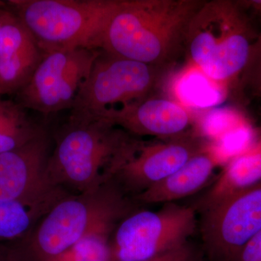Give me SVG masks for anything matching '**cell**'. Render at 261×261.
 I'll list each match as a JSON object with an SVG mask.
<instances>
[{
  "label": "cell",
  "mask_w": 261,
  "mask_h": 261,
  "mask_svg": "<svg viewBox=\"0 0 261 261\" xmlns=\"http://www.w3.org/2000/svg\"><path fill=\"white\" fill-rule=\"evenodd\" d=\"M200 0H120L102 37L101 50L165 68L184 49Z\"/></svg>",
  "instance_id": "1"
},
{
  "label": "cell",
  "mask_w": 261,
  "mask_h": 261,
  "mask_svg": "<svg viewBox=\"0 0 261 261\" xmlns=\"http://www.w3.org/2000/svg\"><path fill=\"white\" fill-rule=\"evenodd\" d=\"M53 139L47 174L70 194L95 190L112 181L138 140L100 118L68 119Z\"/></svg>",
  "instance_id": "2"
},
{
  "label": "cell",
  "mask_w": 261,
  "mask_h": 261,
  "mask_svg": "<svg viewBox=\"0 0 261 261\" xmlns=\"http://www.w3.org/2000/svg\"><path fill=\"white\" fill-rule=\"evenodd\" d=\"M257 32L238 1H204L187 29V63L230 88L243 75Z\"/></svg>",
  "instance_id": "3"
},
{
  "label": "cell",
  "mask_w": 261,
  "mask_h": 261,
  "mask_svg": "<svg viewBox=\"0 0 261 261\" xmlns=\"http://www.w3.org/2000/svg\"><path fill=\"white\" fill-rule=\"evenodd\" d=\"M126 195L112 180L95 190L66 196L20 242L38 260H53L89 233L118 225L132 214Z\"/></svg>",
  "instance_id": "4"
},
{
  "label": "cell",
  "mask_w": 261,
  "mask_h": 261,
  "mask_svg": "<svg viewBox=\"0 0 261 261\" xmlns=\"http://www.w3.org/2000/svg\"><path fill=\"white\" fill-rule=\"evenodd\" d=\"M120 0H10L5 6L46 54L100 49L103 32ZM101 50V49H100Z\"/></svg>",
  "instance_id": "5"
},
{
  "label": "cell",
  "mask_w": 261,
  "mask_h": 261,
  "mask_svg": "<svg viewBox=\"0 0 261 261\" xmlns=\"http://www.w3.org/2000/svg\"><path fill=\"white\" fill-rule=\"evenodd\" d=\"M164 69L101 50L81 85L68 119H92L106 110L152 95Z\"/></svg>",
  "instance_id": "6"
},
{
  "label": "cell",
  "mask_w": 261,
  "mask_h": 261,
  "mask_svg": "<svg viewBox=\"0 0 261 261\" xmlns=\"http://www.w3.org/2000/svg\"><path fill=\"white\" fill-rule=\"evenodd\" d=\"M197 226L193 207L168 203L120 221L111 240L113 261H145L188 243Z\"/></svg>",
  "instance_id": "7"
},
{
  "label": "cell",
  "mask_w": 261,
  "mask_h": 261,
  "mask_svg": "<svg viewBox=\"0 0 261 261\" xmlns=\"http://www.w3.org/2000/svg\"><path fill=\"white\" fill-rule=\"evenodd\" d=\"M100 51L80 48L46 54L15 101L44 116L71 109Z\"/></svg>",
  "instance_id": "8"
},
{
  "label": "cell",
  "mask_w": 261,
  "mask_h": 261,
  "mask_svg": "<svg viewBox=\"0 0 261 261\" xmlns=\"http://www.w3.org/2000/svg\"><path fill=\"white\" fill-rule=\"evenodd\" d=\"M200 230L210 261H235L261 231V182L205 205Z\"/></svg>",
  "instance_id": "9"
},
{
  "label": "cell",
  "mask_w": 261,
  "mask_h": 261,
  "mask_svg": "<svg viewBox=\"0 0 261 261\" xmlns=\"http://www.w3.org/2000/svg\"><path fill=\"white\" fill-rule=\"evenodd\" d=\"M53 145L47 129L25 145L0 154V202H20L48 213L71 195L48 176Z\"/></svg>",
  "instance_id": "10"
},
{
  "label": "cell",
  "mask_w": 261,
  "mask_h": 261,
  "mask_svg": "<svg viewBox=\"0 0 261 261\" xmlns=\"http://www.w3.org/2000/svg\"><path fill=\"white\" fill-rule=\"evenodd\" d=\"M207 142L196 132L154 142L138 140L113 180L135 197L176 172Z\"/></svg>",
  "instance_id": "11"
},
{
  "label": "cell",
  "mask_w": 261,
  "mask_h": 261,
  "mask_svg": "<svg viewBox=\"0 0 261 261\" xmlns=\"http://www.w3.org/2000/svg\"><path fill=\"white\" fill-rule=\"evenodd\" d=\"M100 118L135 137L171 138L188 132L195 121L192 111L171 97L152 94L120 107L110 108L92 119Z\"/></svg>",
  "instance_id": "12"
},
{
  "label": "cell",
  "mask_w": 261,
  "mask_h": 261,
  "mask_svg": "<svg viewBox=\"0 0 261 261\" xmlns=\"http://www.w3.org/2000/svg\"><path fill=\"white\" fill-rule=\"evenodd\" d=\"M0 97L16 94L32 79L45 53L24 24L0 5Z\"/></svg>",
  "instance_id": "13"
},
{
  "label": "cell",
  "mask_w": 261,
  "mask_h": 261,
  "mask_svg": "<svg viewBox=\"0 0 261 261\" xmlns=\"http://www.w3.org/2000/svg\"><path fill=\"white\" fill-rule=\"evenodd\" d=\"M228 161L222 149L208 141L176 172L136 195L134 200L142 204L173 203L200 190L215 170Z\"/></svg>",
  "instance_id": "14"
},
{
  "label": "cell",
  "mask_w": 261,
  "mask_h": 261,
  "mask_svg": "<svg viewBox=\"0 0 261 261\" xmlns=\"http://www.w3.org/2000/svg\"><path fill=\"white\" fill-rule=\"evenodd\" d=\"M202 113L196 120V132L219 146L228 159V141L243 152L257 137L250 120L238 108L219 106Z\"/></svg>",
  "instance_id": "15"
},
{
  "label": "cell",
  "mask_w": 261,
  "mask_h": 261,
  "mask_svg": "<svg viewBox=\"0 0 261 261\" xmlns=\"http://www.w3.org/2000/svg\"><path fill=\"white\" fill-rule=\"evenodd\" d=\"M169 92L176 102L202 112L219 107L227 97L229 87L211 80L197 67L186 63L170 81Z\"/></svg>",
  "instance_id": "16"
},
{
  "label": "cell",
  "mask_w": 261,
  "mask_h": 261,
  "mask_svg": "<svg viewBox=\"0 0 261 261\" xmlns=\"http://www.w3.org/2000/svg\"><path fill=\"white\" fill-rule=\"evenodd\" d=\"M261 182V135L247 148L225 164L207 194L205 205Z\"/></svg>",
  "instance_id": "17"
},
{
  "label": "cell",
  "mask_w": 261,
  "mask_h": 261,
  "mask_svg": "<svg viewBox=\"0 0 261 261\" xmlns=\"http://www.w3.org/2000/svg\"><path fill=\"white\" fill-rule=\"evenodd\" d=\"M46 130L18 102L0 97V154L25 145Z\"/></svg>",
  "instance_id": "18"
},
{
  "label": "cell",
  "mask_w": 261,
  "mask_h": 261,
  "mask_svg": "<svg viewBox=\"0 0 261 261\" xmlns=\"http://www.w3.org/2000/svg\"><path fill=\"white\" fill-rule=\"evenodd\" d=\"M47 214L20 202H0V243L27 238Z\"/></svg>",
  "instance_id": "19"
},
{
  "label": "cell",
  "mask_w": 261,
  "mask_h": 261,
  "mask_svg": "<svg viewBox=\"0 0 261 261\" xmlns=\"http://www.w3.org/2000/svg\"><path fill=\"white\" fill-rule=\"evenodd\" d=\"M116 226H106L89 233L50 261H113L111 240Z\"/></svg>",
  "instance_id": "20"
},
{
  "label": "cell",
  "mask_w": 261,
  "mask_h": 261,
  "mask_svg": "<svg viewBox=\"0 0 261 261\" xmlns=\"http://www.w3.org/2000/svg\"><path fill=\"white\" fill-rule=\"evenodd\" d=\"M243 84L252 90L261 84V27L252 44L246 68L241 77Z\"/></svg>",
  "instance_id": "21"
},
{
  "label": "cell",
  "mask_w": 261,
  "mask_h": 261,
  "mask_svg": "<svg viewBox=\"0 0 261 261\" xmlns=\"http://www.w3.org/2000/svg\"><path fill=\"white\" fill-rule=\"evenodd\" d=\"M0 261H39L20 241L0 243Z\"/></svg>",
  "instance_id": "22"
},
{
  "label": "cell",
  "mask_w": 261,
  "mask_h": 261,
  "mask_svg": "<svg viewBox=\"0 0 261 261\" xmlns=\"http://www.w3.org/2000/svg\"><path fill=\"white\" fill-rule=\"evenodd\" d=\"M145 261H200V257L188 243Z\"/></svg>",
  "instance_id": "23"
},
{
  "label": "cell",
  "mask_w": 261,
  "mask_h": 261,
  "mask_svg": "<svg viewBox=\"0 0 261 261\" xmlns=\"http://www.w3.org/2000/svg\"><path fill=\"white\" fill-rule=\"evenodd\" d=\"M235 261H261V231L247 242Z\"/></svg>",
  "instance_id": "24"
},
{
  "label": "cell",
  "mask_w": 261,
  "mask_h": 261,
  "mask_svg": "<svg viewBox=\"0 0 261 261\" xmlns=\"http://www.w3.org/2000/svg\"><path fill=\"white\" fill-rule=\"evenodd\" d=\"M238 3L247 13L251 12L252 14L258 15L261 18V0H243Z\"/></svg>",
  "instance_id": "25"
},
{
  "label": "cell",
  "mask_w": 261,
  "mask_h": 261,
  "mask_svg": "<svg viewBox=\"0 0 261 261\" xmlns=\"http://www.w3.org/2000/svg\"><path fill=\"white\" fill-rule=\"evenodd\" d=\"M253 93L255 96H257V97L261 98V84L257 86L256 88L253 89Z\"/></svg>",
  "instance_id": "26"
},
{
  "label": "cell",
  "mask_w": 261,
  "mask_h": 261,
  "mask_svg": "<svg viewBox=\"0 0 261 261\" xmlns=\"http://www.w3.org/2000/svg\"><path fill=\"white\" fill-rule=\"evenodd\" d=\"M0 34H1V22H0Z\"/></svg>",
  "instance_id": "27"
},
{
  "label": "cell",
  "mask_w": 261,
  "mask_h": 261,
  "mask_svg": "<svg viewBox=\"0 0 261 261\" xmlns=\"http://www.w3.org/2000/svg\"><path fill=\"white\" fill-rule=\"evenodd\" d=\"M1 4H2V3H0V5H1Z\"/></svg>",
  "instance_id": "28"
}]
</instances>
